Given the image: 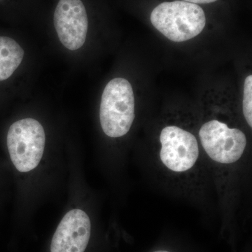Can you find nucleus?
<instances>
[{"mask_svg": "<svg viewBox=\"0 0 252 252\" xmlns=\"http://www.w3.org/2000/svg\"><path fill=\"white\" fill-rule=\"evenodd\" d=\"M24 57V51L14 39L0 36V81L12 75Z\"/></svg>", "mask_w": 252, "mask_h": 252, "instance_id": "8", "label": "nucleus"}, {"mask_svg": "<svg viewBox=\"0 0 252 252\" xmlns=\"http://www.w3.org/2000/svg\"><path fill=\"white\" fill-rule=\"evenodd\" d=\"M150 20L156 29L175 42L193 39L201 33L206 24L203 9L198 4L184 1L158 5Z\"/></svg>", "mask_w": 252, "mask_h": 252, "instance_id": "3", "label": "nucleus"}, {"mask_svg": "<svg viewBox=\"0 0 252 252\" xmlns=\"http://www.w3.org/2000/svg\"><path fill=\"white\" fill-rule=\"evenodd\" d=\"M200 145L216 173L228 174L243 160L248 145L246 135L236 127L217 119L204 123L198 132ZM225 174V175H226Z\"/></svg>", "mask_w": 252, "mask_h": 252, "instance_id": "2", "label": "nucleus"}, {"mask_svg": "<svg viewBox=\"0 0 252 252\" xmlns=\"http://www.w3.org/2000/svg\"><path fill=\"white\" fill-rule=\"evenodd\" d=\"M160 167L177 180L190 181L198 177L202 170V157L198 140L191 132L180 126H167L159 136Z\"/></svg>", "mask_w": 252, "mask_h": 252, "instance_id": "1", "label": "nucleus"}, {"mask_svg": "<svg viewBox=\"0 0 252 252\" xmlns=\"http://www.w3.org/2000/svg\"><path fill=\"white\" fill-rule=\"evenodd\" d=\"M184 1L193 3V4H210V3L215 2L217 0H183Z\"/></svg>", "mask_w": 252, "mask_h": 252, "instance_id": "10", "label": "nucleus"}, {"mask_svg": "<svg viewBox=\"0 0 252 252\" xmlns=\"http://www.w3.org/2000/svg\"><path fill=\"white\" fill-rule=\"evenodd\" d=\"M243 112L245 121L252 127V76L245 79L244 84Z\"/></svg>", "mask_w": 252, "mask_h": 252, "instance_id": "9", "label": "nucleus"}, {"mask_svg": "<svg viewBox=\"0 0 252 252\" xmlns=\"http://www.w3.org/2000/svg\"><path fill=\"white\" fill-rule=\"evenodd\" d=\"M153 252H170L169 251H166V250H158V251H155Z\"/></svg>", "mask_w": 252, "mask_h": 252, "instance_id": "11", "label": "nucleus"}, {"mask_svg": "<svg viewBox=\"0 0 252 252\" xmlns=\"http://www.w3.org/2000/svg\"><path fill=\"white\" fill-rule=\"evenodd\" d=\"M91 235L89 215L74 209L67 212L55 232L51 252H85Z\"/></svg>", "mask_w": 252, "mask_h": 252, "instance_id": "7", "label": "nucleus"}, {"mask_svg": "<svg viewBox=\"0 0 252 252\" xmlns=\"http://www.w3.org/2000/svg\"><path fill=\"white\" fill-rule=\"evenodd\" d=\"M54 21L63 46L71 51L82 47L87 36L89 21L81 0H60L55 10Z\"/></svg>", "mask_w": 252, "mask_h": 252, "instance_id": "6", "label": "nucleus"}, {"mask_svg": "<svg viewBox=\"0 0 252 252\" xmlns=\"http://www.w3.org/2000/svg\"><path fill=\"white\" fill-rule=\"evenodd\" d=\"M46 135L40 123L21 119L10 127L7 147L11 161L18 171L28 172L39 165L45 148Z\"/></svg>", "mask_w": 252, "mask_h": 252, "instance_id": "5", "label": "nucleus"}, {"mask_svg": "<svg viewBox=\"0 0 252 252\" xmlns=\"http://www.w3.org/2000/svg\"><path fill=\"white\" fill-rule=\"evenodd\" d=\"M135 118V96L130 82L124 78L112 79L104 88L99 108L104 134L112 138L126 135Z\"/></svg>", "mask_w": 252, "mask_h": 252, "instance_id": "4", "label": "nucleus"}]
</instances>
